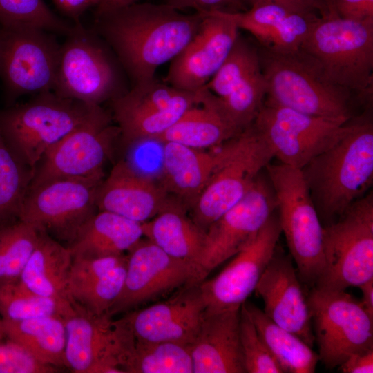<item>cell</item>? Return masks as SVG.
I'll list each match as a JSON object with an SVG mask.
<instances>
[{
  "mask_svg": "<svg viewBox=\"0 0 373 373\" xmlns=\"http://www.w3.org/2000/svg\"><path fill=\"white\" fill-rule=\"evenodd\" d=\"M94 32L113 49L135 84L154 79L198 32L204 15H185L166 3H135L95 15Z\"/></svg>",
  "mask_w": 373,
  "mask_h": 373,
  "instance_id": "cell-1",
  "label": "cell"
},
{
  "mask_svg": "<svg viewBox=\"0 0 373 373\" xmlns=\"http://www.w3.org/2000/svg\"><path fill=\"white\" fill-rule=\"evenodd\" d=\"M301 170L319 216L333 222L372 182V123L350 124L340 140Z\"/></svg>",
  "mask_w": 373,
  "mask_h": 373,
  "instance_id": "cell-2",
  "label": "cell"
},
{
  "mask_svg": "<svg viewBox=\"0 0 373 373\" xmlns=\"http://www.w3.org/2000/svg\"><path fill=\"white\" fill-rule=\"evenodd\" d=\"M258 51L267 82L265 103L314 116L350 119L351 92L329 80L300 49Z\"/></svg>",
  "mask_w": 373,
  "mask_h": 373,
  "instance_id": "cell-3",
  "label": "cell"
},
{
  "mask_svg": "<svg viewBox=\"0 0 373 373\" xmlns=\"http://www.w3.org/2000/svg\"><path fill=\"white\" fill-rule=\"evenodd\" d=\"M299 49L339 86L363 96L372 91L373 21L320 17Z\"/></svg>",
  "mask_w": 373,
  "mask_h": 373,
  "instance_id": "cell-4",
  "label": "cell"
},
{
  "mask_svg": "<svg viewBox=\"0 0 373 373\" xmlns=\"http://www.w3.org/2000/svg\"><path fill=\"white\" fill-rule=\"evenodd\" d=\"M100 107L45 92L25 104L0 111V131L34 173L45 153Z\"/></svg>",
  "mask_w": 373,
  "mask_h": 373,
  "instance_id": "cell-5",
  "label": "cell"
},
{
  "mask_svg": "<svg viewBox=\"0 0 373 373\" xmlns=\"http://www.w3.org/2000/svg\"><path fill=\"white\" fill-rule=\"evenodd\" d=\"M274 193L281 231L301 283L314 287L324 266L323 227L300 169L265 167Z\"/></svg>",
  "mask_w": 373,
  "mask_h": 373,
  "instance_id": "cell-6",
  "label": "cell"
},
{
  "mask_svg": "<svg viewBox=\"0 0 373 373\" xmlns=\"http://www.w3.org/2000/svg\"><path fill=\"white\" fill-rule=\"evenodd\" d=\"M221 146L220 161L191 209V218L204 231L246 195L274 157L253 123Z\"/></svg>",
  "mask_w": 373,
  "mask_h": 373,
  "instance_id": "cell-7",
  "label": "cell"
},
{
  "mask_svg": "<svg viewBox=\"0 0 373 373\" xmlns=\"http://www.w3.org/2000/svg\"><path fill=\"white\" fill-rule=\"evenodd\" d=\"M324 266L316 287L343 291L373 278V197L353 202L323 227Z\"/></svg>",
  "mask_w": 373,
  "mask_h": 373,
  "instance_id": "cell-8",
  "label": "cell"
},
{
  "mask_svg": "<svg viewBox=\"0 0 373 373\" xmlns=\"http://www.w3.org/2000/svg\"><path fill=\"white\" fill-rule=\"evenodd\" d=\"M101 41L93 30L81 22L73 23L60 46L53 92L93 106L125 93L121 90L117 66Z\"/></svg>",
  "mask_w": 373,
  "mask_h": 373,
  "instance_id": "cell-9",
  "label": "cell"
},
{
  "mask_svg": "<svg viewBox=\"0 0 373 373\" xmlns=\"http://www.w3.org/2000/svg\"><path fill=\"white\" fill-rule=\"evenodd\" d=\"M307 300L320 361L327 368L373 347V316L356 298L345 290L312 287Z\"/></svg>",
  "mask_w": 373,
  "mask_h": 373,
  "instance_id": "cell-10",
  "label": "cell"
},
{
  "mask_svg": "<svg viewBox=\"0 0 373 373\" xmlns=\"http://www.w3.org/2000/svg\"><path fill=\"white\" fill-rule=\"evenodd\" d=\"M347 122L264 102L253 124L274 157L302 169L345 135L350 126Z\"/></svg>",
  "mask_w": 373,
  "mask_h": 373,
  "instance_id": "cell-11",
  "label": "cell"
},
{
  "mask_svg": "<svg viewBox=\"0 0 373 373\" xmlns=\"http://www.w3.org/2000/svg\"><path fill=\"white\" fill-rule=\"evenodd\" d=\"M102 180L59 178L29 187L18 219L68 246L97 212V193Z\"/></svg>",
  "mask_w": 373,
  "mask_h": 373,
  "instance_id": "cell-12",
  "label": "cell"
},
{
  "mask_svg": "<svg viewBox=\"0 0 373 373\" xmlns=\"http://www.w3.org/2000/svg\"><path fill=\"white\" fill-rule=\"evenodd\" d=\"M112 119L100 107L87 122L51 146L35 168L29 187L59 178L102 180L103 166L114 141L120 136Z\"/></svg>",
  "mask_w": 373,
  "mask_h": 373,
  "instance_id": "cell-13",
  "label": "cell"
},
{
  "mask_svg": "<svg viewBox=\"0 0 373 373\" xmlns=\"http://www.w3.org/2000/svg\"><path fill=\"white\" fill-rule=\"evenodd\" d=\"M60 46L44 30L0 27V77L8 96L53 91Z\"/></svg>",
  "mask_w": 373,
  "mask_h": 373,
  "instance_id": "cell-14",
  "label": "cell"
},
{
  "mask_svg": "<svg viewBox=\"0 0 373 373\" xmlns=\"http://www.w3.org/2000/svg\"><path fill=\"white\" fill-rule=\"evenodd\" d=\"M65 319V367L75 373H124V356L134 338L124 319L95 314L73 303Z\"/></svg>",
  "mask_w": 373,
  "mask_h": 373,
  "instance_id": "cell-15",
  "label": "cell"
},
{
  "mask_svg": "<svg viewBox=\"0 0 373 373\" xmlns=\"http://www.w3.org/2000/svg\"><path fill=\"white\" fill-rule=\"evenodd\" d=\"M276 209L271 184L259 175L246 195L205 230L195 265L197 282L205 280L213 269L247 247Z\"/></svg>",
  "mask_w": 373,
  "mask_h": 373,
  "instance_id": "cell-16",
  "label": "cell"
},
{
  "mask_svg": "<svg viewBox=\"0 0 373 373\" xmlns=\"http://www.w3.org/2000/svg\"><path fill=\"white\" fill-rule=\"evenodd\" d=\"M189 283H198L194 265L141 239L128 251L123 287L108 314L129 312Z\"/></svg>",
  "mask_w": 373,
  "mask_h": 373,
  "instance_id": "cell-17",
  "label": "cell"
},
{
  "mask_svg": "<svg viewBox=\"0 0 373 373\" xmlns=\"http://www.w3.org/2000/svg\"><path fill=\"white\" fill-rule=\"evenodd\" d=\"M278 216L268 219L255 239L217 276L200 283L206 308L240 307L254 291L270 261L281 234Z\"/></svg>",
  "mask_w": 373,
  "mask_h": 373,
  "instance_id": "cell-18",
  "label": "cell"
},
{
  "mask_svg": "<svg viewBox=\"0 0 373 373\" xmlns=\"http://www.w3.org/2000/svg\"><path fill=\"white\" fill-rule=\"evenodd\" d=\"M199 29L171 61L166 82L180 90L197 92L222 66L239 36V28L222 12L203 14Z\"/></svg>",
  "mask_w": 373,
  "mask_h": 373,
  "instance_id": "cell-19",
  "label": "cell"
},
{
  "mask_svg": "<svg viewBox=\"0 0 373 373\" xmlns=\"http://www.w3.org/2000/svg\"><path fill=\"white\" fill-rule=\"evenodd\" d=\"M205 309L200 283H189L169 299L131 310L122 318L135 341L190 345Z\"/></svg>",
  "mask_w": 373,
  "mask_h": 373,
  "instance_id": "cell-20",
  "label": "cell"
},
{
  "mask_svg": "<svg viewBox=\"0 0 373 373\" xmlns=\"http://www.w3.org/2000/svg\"><path fill=\"white\" fill-rule=\"evenodd\" d=\"M254 291L264 303L266 316L311 347L315 338L307 296L291 255L276 247Z\"/></svg>",
  "mask_w": 373,
  "mask_h": 373,
  "instance_id": "cell-21",
  "label": "cell"
},
{
  "mask_svg": "<svg viewBox=\"0 0 373 373\" xmlns=\"http://www.w3.org/2000/svg\"><path fill=\"white\" fill-rule=\"evenodd\" d=\"M173 200L162 184L120 160L99 184L96 205L97 210L110 211L142 224Z\"/></svg>",
  "mask_w": 373,
  "mask_h": 373,
  "instance_id": "cell-22",
  "label": "cell"
},
{
  "mask_svg": "<svg viewBox=\"0 0 373 373\" xmlns=\"http://www.w3.org/2000/svg\"><path fill=\"white\" fill-rule=\"evenodd\" d=\"M240 307L205 309L190 345L193 373H246L240 340Z\"/></svg>",
  "mask_w": 373,
  "mask_h": 373,
  "instance_id": "cell-23",
  "label": "cell"
},
{
  "mask_svg": "<svg viewBox=\"0 0 373 373\" xmlns=\"http://www.w3.org/2000/svg\"><path fill=\"white\" fill-rule=\"evenodd\" d=\"M222 12L239 30L251 34L262 48L276 52L298 50L316 20L321 17L269 1L255 2L245 11Z\"/></svg>",
  "mask_w": 373,
  "mask_h": 373,
  "instance_id": "cell-24",
  "label": "cell"
},
{
  "mask_svg": "<svg viewBox=\"0 0 373 373\" xmlns=\"http://www.w3.org/2000/svg\"><path fill=\"white\" fill-rule=\"evenodd\" d=\"M126 271V254L73 256L68 298L92 313L108 314L122 291Z\"/></svg>",
  "mask_w": 373,
  "mask_h": 373,
  "instance_id": "cell-25",
  "label": "cell"
},
{
  "mask_svg": "<svg viewBox=\"0 0 373 373\" xmlns=\"http://www.w3.org/2000/svg\"><path fill=\"white\" fill-rule=\"evenodd\" d=\"M162 144V184L169 194L191 209L220 161V149L207 152L175 142Z\"/></svg>",
  "mask_w": 373,
  "mask_h": 373,
  "instance_id": "cell-26",
  "label": "cell"
},
{
  "mask_svg": "<svg viewBox=\"0 0 373 373\" xmlns=\"http://www.w3.org/2000/svg\"><path fill=\"white\" fill-rule=\"evenodd\" d=\"M143 236L141 223L97 210L67 247L73 256L121 255L128 252Z\"/></svg>",
  "mask_w": 373,
  "mask_h": 373,
  "instance_id": "cell-27",
  "label": "cell"
},
{
  "mask_svg": "<svg viewBox=\"0 0 373 373\" xmlns=\"http://www.w3.org/2000/svg\"><path fill=\"white\" fill-rule=\"evenodd\" d=\"M174 200L152 219L142 223L143 235L169 255L194 265L202 251L205 231ZM196 271V270H195Z\"/></svg>",
  "mask_w": 373,
  "mask_h": 373,
  "instance_id": "cell-28",
  "label": "cell"
},
{
  "mask_svg": "<svg viewBox=\"0 0 373 373\" xmlns=\"http://www.w3.org/2000/svg\"><path fill=\"white\" fill-rule=\"evenodd\" d=\"M72 262L73 256L67 246L40 231L19 280L36 294L69 300L67 284Z\"/></svg>",
  "mask_w": 373,
  "mask_h": 373,
  "instance_id": "cell-29",
  "label": "cell"
},
{
  "mask_svg": "<svg viewBox=\"0 0 373 373\" xmlns=\"http://www.w3.org/2000/svg\"><path fill=\"white\" fill-rule=\"evenodd\" d=\"M3 327L6 338L20 345L41 363L57 368L65 367L66 331L62 318L3 320Z\"/></svg>",
  "mask_w": 373,
  "mask_h": 373,
  "instance_id": "cell-30",
  "label": "cell"
},
{
  "mask_svg": "<svg viewBox=\"0 0 373 373\" xmlns=\"http://www.w3.org/2000/svg\"><path fill=\"white\" fill-rule=\"evenodd\" d=\"M257 331L284 373H313L320 361L309 345L274 323L251 303H242Z\"/></svg>",
  "mask_w": 373,
  "mask_h": 373,
  "instance_id": "cell-31",
  "label": "cell"
},
{
  "mask_svg": "<svg viewBox=\"0 0 373 373\" xmlns=\"http://www.w3.org/2000/svg\"><path fill=\"white\" fill-rule=\"evenodd\" d=\"M200 104L201 107L194 106L186 111L155 141L204 149L220 146L240 134L209 104L204 101Z\"/></svg>",
  "mask_w": 373,
  "mask_h": 373,
  "instance_id": "cell-32",
  "label": "cell"
},
{
  "mask_svg": "<svg viewBox=\"0 0 373 373\" xmlns=\"http://www.w3.org/2000/svg\"><path fill=\"white\" fill-rule=\"evenodd\" d=\"M266 94L267 82L261 68L225 97L216 96L205 86L199 90L200 101L209 104L238 133L254 122Z\"/></svg>",
  "mask_w": 373,
  "mask_h": 373,
  "instance_id": "cell-33",
  "label": "cell"
},
{
  "mask_svg": "<svg viewBox=\"0 0 373 373\" xmlns=\"http://www.w3.org/2000/svg\"><path fill=\"white\" fill-rule=\"evenodd\" d=\"M121 368L124 373H193L190 345L134 340L124 357Z\"/></svg>",
  "mask_w": 373,
  "mask_h": 373,
  "instance_id": "cell-34",
  "label": "cell"
},
{
  "mask_svg": "<svg viewBox=\"0 0 373 373\" xmlns=\"http://www.w3.org/2000/svg\"><path fill=\"white\" fill-rule=\"evenodd\" d=\"M73 310L70 300L36 294L19 278L0 283V316L3 320L17 321L43 316L64 320Z\"/></svg>",
  "mask_w": 373,
  "mask_h": 373,
  "instance_id": "cell-35",
  "label": "cell"
},
{
  "mask_svg": "<svg viewBox=\"0 0 373 373\" xmlns=\"http://www.w3.org/2000/svg\"><path fill=\"white\" fill-rule=\"evenodd\" d=\"M32 177L0 131V218L18 219Z\"/></svg>",
  "mask_w": 373,
  "mask_h": 373,
  "instance_id": "cell-36",
  "label": "cell"
},
{
  "mask_svg": "<svg viewBox=\"0 0 373 373\" xmlns=\"http://www.w3.org/2000/svg\"><path fill=\"white\" fill-rule=\"evenodd\" d=\"M73 26L55 14L44 0H0L1 28H35L66 36Z\"/></svg>",
  "mask_w": 373,
  "mask_h": 373,
  "instance_id": "cell-37",
  "label": "cell"
},
{
  "mask_svg": "<svg viewBox=\"0 0 373 373\" xmlns=\"http://www.w3.org/2000/svg\"><path fill=\"white\" fill-rule=\"evenodd\" d=\"M40 231L19 219L0 233V283L17 280L30 257Z\"/></svg>",
  "mask_w": 373,
  "mask_h": 373,
  "instance_id": "cell-38",
  "label": "cell"
},
{
  "mask_svg": "<svg viewBox=\"0 0 373 373\" xmlns=\"http://www.w3.org/2000/svg\"><path fill=\"white\" fill-rule=\"evenodd\" d=\"M260 68L258 50L238 36L220 68L204 86L216 96L225 97Z\"/></svg>",
  "mask_w": 373,
  "mask_h": 373,
  "instance_id": "cell-39",
  "label": "cell"
},
{
  "mask_svg": "<svg viewBox=\"0 0 373 373\" xmlns=\"http://www.w3.org/2000/svg\"><path fill=\"white\" fill-rule=\"evenodd\" d=\"M240 340L246 373H284L242 304Z\"/></svg>",
  "mask_w": 373,
  "mask_h": 373,
  "instance_id": "cell-40",
  "label": "cell"
},
{
  "mask_svg": "<svg viewBox=\"0 0 373 373\" xmlns=\"http://www.w3.org/2000/svg\"><path fill=\"white\" fill-rule=\"evenodd\" d=\"M59 369L41 363L9 339L0 338V373H54Z\"/></svg>",
  "mask_w": 373,
  "mask_h": 373,
  "instance_id": "cell-41",
  "label": "cell"
},
{
  "mask_svg": "<svg viewBox=\"0 0 373 373\" xmlns=\"http://www.w3.org/2000/svg\"><path fill=\"white\" fill-rule=\"evenodd\" d=\"M165 3L178 10L192 8L201 14L215 11L233 13L247 10L242 0H166Z\"/></svg>",
  "mask_w": 373,
  "mask_h": 373,
  "instance_id": "cell-42",
  "label": "cell"
},
{
  "mask_svg": "<svg viewBox=\"0 0 373 373\" xmlns=\"http://www.w3.org/2000/svg\"><path fill=\"white\" fill-rule=\"evenodd\" d=\"M332 8L343 19L373 21V0H332Z\"/></svg>",
  "mask_w": 373,
  "mask_h": 373,
  "instance_id": "cell-43",
  "label": "cell"
},
{
  "mask_svg": "<svg viewBox=\"0 0 373 373\" xmlns=\"http://www.w3.org/2000/svg\"><path fill=\"white\" fill-rule=\"evenodd\" d=\"M338 367L343 373H372L373 347L350 355Z\"/></svg>",
  "mask_w": 373,
  "mask_h": 373,
  "instance_id": "cell-44",
  "label": "cell"
},
{
  "mask_svg": "<svg viewBox=\"0 0 373 373\" xmlns=\"http://www.w3.org/2000/svg\"><path fill=\"white\" fill-rule=\"evenodd\" d=\"M58 10L73 23L80 22V18L88 10L96 8L101 0H52Z\"/></svg>",
  "mask_w": 373,
  "mask_h": 373,
  "instance_id": "cell-45",
  "label": "cell"
},
{
  "mask_svg": "<svg viewBox=\"0 0 373 373\" xmlns=\"http://www.w3.org/2000/svg\"><path fill=\"white\" fill-rule=\"evenodd\" d=\"M251 3L269 1L279 3L294 10L305 13L316 14L321 17L331 13L322 0H249Z\"/></svg>",
  "mask_w": 373,
  "mask_h": 373,
  "instance_id": "cell-46",
  "label": "cell"
},
{
  "mask_svg": "<svg viewBox=\"0 0 373 373\" xmlns=\"http://www.w3.org/2000/svg\"><path fill=\"white\" fill-rule=\"evenodd\" d=\"M358 287L362 293L360 300L361 304L369 314L373 316V278L362 283Z\"/></svg>",
  "mask_w": 373,
  "mask_h": 373,
  "instance_id": "cell-47",
  "label": "cell"
},
{
  "mask_svg": "<svg viewBox=\"0 0 373 373\" xmlns=\"http://www.w3.org/2000/svg\"><path fill=\"white\" fill-rule=\"evenodd\" d=\"M140 1L141 0H101L95 8V15L129 6Z\"/></svg>",
  "mask_w": 373,
  "mask_h": 373,
  "instance_id": "cell-48",
  "label": "cell"
},
{
  "mask_svg": "<svg viewBox=\"0 0 373 373\" xmlns=\"http://www.w3.org/2000/svg\"><path fill=\"white\" fill-rule=\"evenodd\" d=\"M15 220H6V219L0 218V233L6 228V226H8L10 223L15 221Z\"/></svg>",
  "mask_w": 373,
  "mask_h": 373,
  "instance_id": "cell-49",
  "label": "cell"
},
{
  "mask_svg": "<svg viewBox=\"0 0 373 373\" xmlns=\"http://www.w3.org/2000/svg\"><path fill=\"white\" fill-rule=\"evenodd\" d=\"M5 334L3 332V320L0 316V338H5Z\"/></svg>",
  "mask_w": 373,
  "mask_h": 373,
  "instance_id": "cell-50",
  "label": "cell"
},
{
  "mask_svg": "<svg viewBox=\"0 0 373 373\" xmlns=\"http://www.w3.org/2000/svg\"><path fill=\"white\" fill-rule=\"evenodd\" d=\"M322 1L326 4V6L328 7L330 12H332V0H322Z\"/></svg>",
  "mask_w": 373,
  "mask_h": 373,
  "instance_id": "cell-51",
  "label": "cell"
}]
</instances>
